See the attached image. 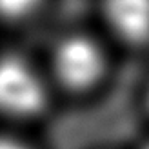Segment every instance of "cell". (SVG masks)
<instances>
[{"label":"cell","mask_w":149,"mask_h":149,"mask_svg":"<svg viewBox=\"0 0 149 149\" xmlns=\"http://www.w3.org/2000/svg\"><path fill=\"white\" fill-rule=\"evenodd\" d=\"M47 104L40 74L24 58L0 56V109L15 116H35Z\"/></svg>","instance_id":"obj_1"},{"label":"cell","mask_w":149,"mask_h":149,"mask_svg":"<svg viewBox=\"0 0 149 149\" xmlns=\"http://www.w3.org/2000/svg\"><path fill=\"white\" fill-rule=\"evenodd\" d=\"M53 65L64 86L71 89H87L102 77L104 55L87 36H68L56 46Z\"/></svg>","instance_id":"obj_2"},{"label":"cell","mask_w":149,"mask_h":149,"mask_svg":"<svg viewBox=\"0 0 149 149\" xmlns=\"http://www.w3.org/2000/svg\"><path fill=\"white\" fill-rule=\"evenodd\" d=\"M106 18L109 27L127 44L149 40V0H106Z\"/></svg>","instance_id":"obj_3"},{"label":"cell","mask_w":149,"mask_h":149,"mask_svg":"<svg viewBox=\"0 0 149 149\" xmlns=\"http://www.w3.org/2000/svg\"><path fill=\"white\" fill-rule=\"evenodd\" d=\"M40 0H0V17L6 20H20L31 15Z\"/></svg>","instance_id":"obj_4"},{"label":"cell","mask_w":149,"mask_h":149,"mask_svg":"<svg viewBox=\"0 0 149 149\" xmlns=\"http://www.w3.org/2000/svg\"><path fill=\"white\" fill-rule=\"evenodd\" d=\"M0 149H31L20 140L15 138H7V136H0Z\"/></svg>","instance_id":"obj_5"},{"label":"cell","mask_w":149,"mask_h":149,"mask_svg":"<svg viewBox=\"0 0 149 149\" xmlns=\"http://www.w3.org/2000/svg\"><path fill=\"white\" fill-rule=\"evenodd\" d=\"M144 149H149V144H147V146H146V147H144Z\"/></svg>","instance_id":"obj_6"}]
</instances>
